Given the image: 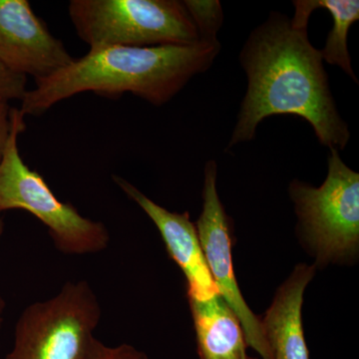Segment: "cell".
I'll list each match as a JSON object with an SVG mask.
<instances>
[{"label": "cell", "instance_id": "cell-1", "mask_svg": "<svg viewBox=\"0 0 359 359\" xmlns=\"http://www.w3.org/2000/svg\"><path fill=\"white\" fill-rule=\"evenodd\" d=\"M240 61L249 84L228 148L252 140L259 123L275 115L304 118L323 145L346 148L348 127L337 109L308 27H295L287 16L271 13L252 30Z\"/></svg>", "mask_w": 359, "mask_h": 359}, {"label": "cell", "instance_id": "cell-2", "mask_svg": "<svg viewBox=\"0 0 359 359\" xmlns=\"http://www.w3.org/2000/svg\"><path fill=\"white\" fill-rule=\"evenodd\" d=\"M219 41L153 47L110 46L88 53L46 78L35 80L21 100L23 115L40 116L55 104L85 92L114 97L132 93L155 106L164 105L191 78L209 69Z\"/></svg>", "mask_w": 359, "mask_h": 359}, {"label": "cell", "instance_id": "cell-3", "mask_svg": "<svg viewBox=\"0 0 359 359\" xmlns=\"http://www.w3.org/2000/svg\"><path fill=\"white\" fill-rule=\"evenodd\" d=\"M25 116L11 110V130L0 160V215L9 210L30 212L48 229L56 249L81 256L102 252L110 242L101 222L85 218L70 203L61 202L43 177L21 158L18 137L25 131Z\"/></svg>", "mask_w": 359, "mask_h": 359}, {"label": "cell", "instance_id": "cell-4", "mask_svg": "<svg viewBox=\"0 0 359 359\" xmlns=\"http://www.w3.org/2000/svg\"><path fill=\"white\" fill-rule=\"evenodd\" d=\"M68 13L78 37L90 48L201 41L185 4L177 0H72Z\"/></svg>", "mask_w": 359, "mask_h": 359}, {"label": "cell", "instance_id": "cell-5", "mask_svg": "<svg viewBox=\"0 0 359 359\" xmlns=\"http://www.w3.org/2000/svg\"><path fill=\"white\" fill-rule=\"evenodd\" d=\"M330 150L323 185L294 180L290 186L301 235L318 266L349 261L359 248V174L344 164L339 151Z\"/></svg>", "mask_w": 359, "mask_h": 359}, {"label": "cell", "instance_id": "cell-6", "mask_svg": "<svg viewBox=\"0 0 359 359\" xmlns=\"http://www.w3.org/2000/svg\"><path fill=\"white\" fill-rule=\"evenodd\" d=\"M100 318V304L89 283H66L55 297L22 311L4 359H85Z\"/></svg>", "mask_w": 359, "mask_h": 359}, {"label": "cell", "instance_id": "cell-7", "mask_svg": "<svg viewBox=\"0 0 359 359\" xmlns=\"http://www.w3.org/2000/svg\"><path fill=\"white\" fill-rule=\"evenodd\" d=\"M217 171L215 161L205 164L203 211L196 226L203 252L219 297L240 320L247 346L259 353L262 359H273L261 320L245 302L233 273L230 218L217 191Z\"/></svg>", "mask_w": 359, "mask_h": 359}, {"label": "cell", "instance_id": "cell-8", "mask_svg": "<svg viewBox=\"0 0 359 359\" xmlns=\"http://www.w3.org/2000/svg\"><path fill=\"white\" fill-rule=\"evenodd\" d=\"M72 61L27 0H0V63L7 69L39 80Z\"/></svg>", "mask_w": 359, "mask_h": 359}, {"label": "cell", "instance_id": "cell-9", "mask_svg": "<svg viewBox=\"0 0 359 359\" xmlns=\"http://www.w3.org/2000/svg\"><path fill=\"white\" fill-rule=\"evenodd\" d=\"M113 180L157 226L168 254L185 275L188 299L207 301L219 294L205 262L197 228L191 222L190 214L168 211L149 199L126 180L119 176H113Z\"/></svg>", "mask_w": 359, "mask_h": 359}, {"label": "cell", "instance_id": "cell-10", "mask_svg": "<svg viewBox=\"0 0 359 359\" xmlns=\"http://www.w3.org/2000/svg\"><path fill=\"white\" fill-rule=\"evenodd\" d=\"M316 266L301 264L276 290L263 320L264 337L273 359H309L302 327L304 290L316 273Z\"/></svg>", "mask_w": 359, "mask_h": 359}, {"label": "cell", "instance_id": "cell-11", "mask_svg": "<svg viewBox=\"0 0 359 359\" xmlns=\"http://www.w3.org/2000/svg\"><path fill=\"white\" fill-rule=\"evenodd\" d=\"M200 359H248L242 325L219 294L207 301L189 299Z\"/></svg>", "mask_w": 359, "mask_h": 359}, {"label": "cell", "instance_id": "cell-12", "mask_svg": "<svg viewBox=\"0 0 359 359\" xmlns=\"http://www.w3.org/2000/svg\"><path fill=\"white\" fill-rule=\"evenodd\" d=\"M294 4L295 13L290 22L295 27H308L309 16L314 9L325 8L330 13L334 25L327 35L325 48L320 50L321 57L330 65L339 66L354 81H358L347 47L349 28L359 20L358 0H301L294 1Z\"/></svg>", "mask_w": 359, "mask_h": 359}, {"label": "cell", "instance_id": "cell-13", "mask_svg": "<svg viewBox=\"0 0 359 359\" xmlns=\"http://www.w3.org/2000/svg\"><path fill=\"white\" fill-rule=\"evenodd\" d=\"M187 11L197 26L201 40L216 42L217 34L223 23V11L217 0L198 1L187 0L183 1Z\"/></svg>", "mask_w": 359, "mask_h": 359}, {"label": "cell", "instance_id": "cell-14", "mask_svg": "<svg viewBox=\"0 0 359 359\" xmlns=\"http://www.w3.org/2000/svg\"><path fill=\"white\" fill-rule=\"evenodd\" d=\"M85 359H150L147 354L130 344L108 346L96 339Z\"/></svg>", "mask_w": 359, "mask_h": 359}, {"label": "cell", "instance_id": "cell-15", "mask_svg": "<svg viewBox=\"0 0 359 359\" xmlns=\"http://www.w3.org/2000/svg\"><path fill=\"white\" fill-rule=\"evenodd\" d=\"M27 77L15 74L0 63V99L1 100H22L27 89Z\"/></svg>", "mask_w": 359, "mask_h": 359}, {"label": "cell", "instance_id": "cell-16", "mask_svg": "<svg viewBox=\"0 0 359 359\" xmlns=\"http://www.w3.org/2000/svg\"><path fill=\"white\" fill-rule=\"evenodd\" d=\"M11 110L8 101L0 99V160L11 130Z\"/></svg>", "mask_w": 359, "mask_h": 359}, {"label": "cell", "instance_id": "cell-17", "mask_svg": "<svg viewBox=\"0 0 359 359\" xmlns=\"http://www.w3.org/2000/svg\"><path fill=\"white\" fill-rule=\"evenodd\" d=\"M4 221H2L1 216H0V238H1L2 233H4ZM4 309H6V302L0 297V328H1L2 323H4Z\"/></svg>", "mask_w": 359, "mask_h": 359}, {"label": "cell", "instance_id": "cell-18", "mask_svg": "<svg viewBox=\"0 0 359 359\" xmlns=\"http://www.w3.org/2000/svg\"><path fill=\"white\" fill-rule=\"evenodd\" d=\"M248 359H256V358H248Z\"/></svg>", "mask_w": 359, "mask_h": 359}]
</instances>
